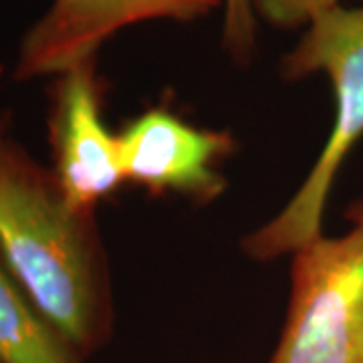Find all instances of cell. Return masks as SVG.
Segmentation results:
<instances>
[{
    "label": "cell",
    "mask_w": 363,
    "mask_h": 363,
    "mask_svg": "<svg viewBox=\"0 0 363 363\" xmlns=\"http://www.w3.org/2000/svg\"><path fill=\"white\" fill-rule=\"evenodd\" d=\"M105 91L97 57L52 77L47 87L51 169L81 214H97L99 204L125 184L119 138L104 117Z\"/></svg>",
    "instance_id": "cell-4"
},
{
    "label": "cell",
    "mask_w": 363,
    "mask_h": 363,
    "mask_svg": "<svg viewBox=\"0 0 363 363\" xmlns=\"http://www.w3.org/2000/svg\"><path fill=\"white\" fill-rule=\"evenodd\" d=\"M255 18L274 28L309 26L321 14L343 6L341 0H247Z\"/></svg>",
    "instance_id": "cell-8"
},
{
    "label": "cell",
    "mask_w": 363,
    "mask_h": 363,
    "mask_svg": "<svg viewBox=\"0 0 363 363\" xmlns=\"http://www.w3.org/2000/svg\"><path fill=\"white\" fill-rule=\"evenodd\" d=\"M0 255V363H83Z\"/></svg>",
    "instance_id": "cell-7"
},
{
    "label": "cell",
    "mask_w": 363,
    "mask_h": 363,
    "mask_svg": "<svg viewBox=\"0 0 363 363\" xmlns=\"http://www.w3.org/2000/svg\"><path fill=\"white\" fill-rule=\"evenodd\" d=\"M0 255L83 359L109 343L116 303L97 214L69 204L51 166L14 140L2 105Z\"/></svg>",
    "instance_id": "cell-1"
},
{
    "label": "cell",
    "mask_w": 363,
    "mask_h": 363,
    "mask_svg": "<svg viewBox=\"0 0 363 363\" xmlns=\"http://www.w3.org/2000/svg\"><path fill=\"white\" fill-rule=\"evenodd\" d=\"M222 47L236 63L247 65L255 51V14L247 0H226Z\"/></svg>",
    "instance_id": "cell-9"
},
{
    "label": "cell",
    "mask_w": 363,
    "mask_h": 363,
    "mask_svg": "<svg viewBox=\"0 0 363 363\" xmlns=\"http://www.w3.org/2000/svg\"><path fill=\"white\" fill-rule=\"evenodd\" d=\"M323 73L335 93V121L315 166L281 212L242 240L255 260L293 255L321 236L325 206L351 147L363 138V4L337 6L307 26L281 61V75L298 81Z\"/></svg>",
    "instance_id": "cell-2"
},
{
    "label": "cell",
    "mask_w": 363,
    "mask_h": 363,
    "mask_svg": "<svg viewBox=\"0 0 363 363\" xmlns=\"http://www.w3.org/2000/svg\"><path fill=\"white\" fill-rule=\"evenodd\" d=\"M269 363H363V222L293 252L285 327Z\"/></svg>",
    "instance_id": "cell-3"
},
{
    "label": "cell",
    "mask_w": 363,
    "mask_h": 363,
    "mask_svg": "<svg viewBox=\"0 0 363 363\" xmlns=\"http://www.w3.org/2000/svg\"><path fill=\"white\" fill-rule=\"evenodd\" d=\"M226 0H52L18 43L13 77L18 83L57 77L95 59L123 28L150 21L192 23Z\"/></svg>",
    "instance_id": "cell-5"
},
{
    "label": "cell",
    "mask_w": 363,
    "mask_h": 363,
    "mask_svg": "<svg viewBox=\"0 0 363 363\" xmlns=\"http://www.w3.org/2000/svg\"><path fill=\"white\" fill-rule=\"evenodd\" d=\"M117 138L125 184L194 204H210L226 190L220 166L236 147L228 131L198 128L168 107H150Z\"/></svg>",
    "instance_id": "cell-6"
},
{
    "label": "cell",
    "mask_w": 363,
    "mask_h": 363,
    "mask_svg": "<svg viewBox=\"0 0 363 363\" xmlns=\"http://www.w3.org/2000/svg\"><path fill=\"white\" fill-rule=\"evenodd\" d=\"M347 220H351L353 224H357V222H363V198L362 200H355L350 208H347Z\"/></svg>",
    "instance_id": "cell-10"
}]
</instances>
